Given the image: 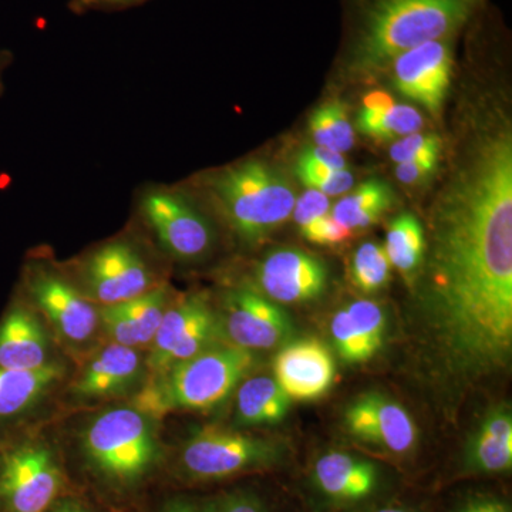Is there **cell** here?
<instances>
[{
	"mask_svg": "<svg viewBox=\"0 0 512 512\" xmlns=\"http://www.w3.org/2000/svg\"><path fill=\"white\" fill-rule=\"evenodd\" d=\"M431 325L448 362L484 375L512 349V136L474 141L433 217Z\"/></svg>",
	"mask_w": 512,
	"mask_h": 512,
	"instance_id": "cell-1",
	"label": "cell"
},
{
	"mask_svg": "<svg viewBox=\"0 0 512 512\" xmlns=\"http://www.w3.org/2000/svg\"><path fill=\"white\" fill-rule=\"evenodd\" d=\"M83 471L104 505L143 494L161 467V451L150 420L140 409L119 407L100 414L84 433ZM121 512V511H120Z\"/></svg>",
	"mask_w": 512,
	"mask_h": 512,
	"instance_id": "cell-2",
	"label": "cell"
},
{
	"mask_svg": "<svg viewBox=\"0 0 512 512\" xmlns=\"http://www.w3.org/2000/svg\"><path fill=\"white\" fill-rule=\"evenodd\" d=\"M484 0H373L352 52L353 70L372 73L414 47L453 36Z\"/></svg>",
	"mask_w": 512,
	"mask_h": 512,
	"instance_id": "cell-3",
	"label": "cell"
},
{
	"mask_svg": "<svg viewBox=\"0 0 512 512\" xmlns=\"http://www.w3.org/2000/svg\"><path fill=\"white\" fill-rule=\"evenodd\" d=\"M210 191L245 242L261 241L292 217L295 191L278 168L262 160L231 165L210 178Z\"/></svg>",
	"mask_w": 512,
	"mask_h": 512,
	"instance_id": "cell-4",
	"label": "cell"
},
{
	"mask_svg": "<svg viewBox=\"0 0 512 512\" xmlns=\"http://www.w3.org/2000/svg\"><path fill=\"white\" fill-rule=\"evenodd\" d=\"M254 365L251 350L208 348L168 369L161 387L148 390L143 402L153 410L212 409L237 389Z\"/></svg>",
	"mask_w": 512,
	"mask_h": 512,
	"instance_id": "cell-5",
	"label": "cell"
},
{
	"mask_svg": "<svg viewBox=\"0 0 512 512\" xmlns=\"http://www.w3.org/2000/svg\"><path fill=\"white\" fill-rule=\"evenodd\" d=\"M282 456L272 441L207 429L184 444L177 474L184 483H214L275 466Z\"/></svg>",
	"mask_w": 512,
	"mask_h": 512,
	"instance_id": "cell-6",
	"label": "cell"
},
{
	"mask_svg": "<svg viewBox=\"0 0 512 512\" xmlns=\"http://www.w3.org/2000/svg\"><path fill=\"white\" fill-rule=\"evenodd\" d=\"M67 493L66 470L43 444H25L0 457V512H46Z\"/></svg>",
	"mask_w": 512,
	"mask_h": 512,
	"instance_id": "cell-7",
	"label": "cell"
},
{
	"mask_svg": "<svg viewBox=\"0 0 512 512\" xmlns=\"http://www.w3.org/2000/svg\"><path fill=\"white\" fill-rule=\"evenodd\" d=\"M141 210L161 247L174 258L198 261L211 251L210 222L180 192L165 188L147 192Z\"/></svg>",
	"mask_w": 512,
	"mask_h": 512,
	"instance_id": "cell-8",
	"label": "cell"
},
{
	"mask_svg": "<svg viewBox=\"0 0 512 512\" xmlns=\"http://www.w3.org/2000/svg\"><path fill=\"white\" fill-rule=\"evenodd\" d=\"M218 330L217 316L207 299L201 295L185 296L165 311L151 342L153 350L148 365L157 372H167L210 348Z\"/></svg>",
	"mask_w": 512,
	"mask_h": 512,
	"instance_id": "cell-9",
	"label": "cell"
},
{
	"mask_svg": "<svg viewBox=\"0 0 512 512\" xmlns=\"http://www.w3.org/2000/svg\"><path fill=\"white\" fill-rule=\"evenodd\" d=\"M90 296L104 306L136 298L154 288L153 269L134 245L110 242L94 251L83 265Z\"/></svg>",
	"mask_w": 512,
	"mask_h": 512,
	"instance_id": "cell-10",
	"label": "cell"
},
{
	"mask_svg": "<svg viewBox=\"0 0 512 512\" xmlns=\"http://www.w3.org/2000/svg\"><path fill=\"white\" fill-rule=\"evenodd\" d=\"M393 66L394 86L400 93L439 114L453 72L451 36L433 40L397 56Z\"/></svg>",
	"mask_w": 512,
	"mask_h": 512,
	"instance_id": "cell-11",
	"label": "cell"
},
{
	"mask_svg": "<svg viewBox=\"0 0 512 512\" xmlns=\"http://www.w3.org/2000/svg\"><path fill=\"white\" fill-rule=\"evenodd\" d=\"M224 328L234 346L251 352L275 348L292 332L288 315L274 301L251 288L228 293Z\"/></svg>",
	"mask_w": 512,
	"mask_h": 512,
	"instance_id": "cell-12",
	"label": "cell"
},
{
	"mask_svg": "<svg viewBox=\"0 0 512 512\" xmlns=\"http://www.w3.org/2000/svg\"><path fill=\"white\" fill-rule=\"evenodd\" d=\"M329 272L323 261L295 248L269 252L256 268L266 298L281 303L312 301L325 292Z\"/></svg>",
	"mask_w": 512,
	"mask_h": 512,
	"instance_id": "cell-13",
	"label": "cell"
},
{
	"mask_svg": "<svg viewBox=\"0 0 512 512\" xmlns=\"http://www.w3.org/2000/svg\"><path fill=\"white\" fill-rule=\"evenodd\" d=\"M29 291L64 339L84 343L92 338L100 322L99 312L62 276L36 269L29 279Z\"/></svg>",
	"mask_w": 512,
	"mask_h": 512,
	"instance_id": "cell-14",
	"label": "cell"
},
{
	"mask_svg": "<svg viewBox=\"0 0 512 512\" xmlns=\"http://www.w3.org/2000/svg\"><path fill=\"white\" fill-rule=\"evenodd\" d=\"M349 433L396 454L409 453L417 440L416 424L409 412L393 399L369 393L355 400L345 414Z\"/></svg>",
	"mask_w": 512,
	"mask_h": 512,
	"instance_id": "cell-15",
	"label": "cell"
},
{
	"mask_svg": "<svg viewBox=\"0 0 512 512\" xmlns=\"http://www.w3.org/2000/svg\"><path fill=\"white\" fill-rule=\"evenodd\" d=\"M275 380L289 399L311 402L325 396L335 382L332 353L318 339H302L281 350L275 359Z\"/></svg>",
	"mask_w": 512,
	"mask_h": 512,
	"instance_id": "cell-16",
	"label": "cell"
},
{
	"mask_svg": "<svg viewBox=\"0 0 512 512\" xmlns=\"http://www.w3.org/2000/svg\"><path fill=\"white\" fill-rule=\"evenodd\" d=\"M167 308L168 291L160 285L136 298L104 306L99 316L114 343L137 348L153 342Z\"/></svg>",
	"mask_w": 512,
	"mask_h": 512,
	"instance_id": "cell-17",
	"label": "cell"
},
{
	"mask_svg": "<svg viewBox=\"0 0 512 512\" xmlns=\"http://www.w3.org/2000/svg\"><path fill=\"white\" fill-rule=\"evenodd\" d=\"M141 357L136 348L113 343L90 360L74 386V392L89 399L119 396L133 389L140 379Z\"/></svg>",
	"mask_w": 512,
	"mask_h": 512,
	"instance_id": "cell-18",
	"label": "cell"
},
{
	"mask_svg": "<svg viewBox=\"0 0 512 512\" xmlns=\"http://www.w3.org/2000/svg\"><path fill=\"white\" fill-rule=\"evenodd\" d=\"M379 473L375 464L348 453L332 451L316 461L315 483L336 501L365 500L376 490Z\"/></svg>",
	"mask_w": 512,
	"mask_h": 512,
	"instance_id": "cell-19",
	"label": "cell"
},
{
	"mask_svg": "<svg viewBox=\"0 0 512 512\" xmlns=\"http://www.w3.org/2000/svg\"><path fill=\"white\" fill-rule=\"evenodd\" d=\"M45 330L32 312L12 309L0 323V367L33 370L49 365Z\"/></svg>",
	"mask_w": 512,
	"mask_h": 512,
	"instance_id": "cell-20",
	"label": "cell"
},
{
	"mask_svg": "<svg viewBox=\"0 0 512 512\" xmlns=\"http://www.w3.org/2000/svg\"><path fill=\"white\" fill-rule=\"evenodd\" d=\"M466 467L473 473H507L512 467V417L508 407L491 410L471 437Z\"/></svg>",
	"mask_w": 512,
	"mask_h": 512,
	"instance_id": "cell-21",
	"label": "cell"
},
{
	"mask_svg": "<svg viewBox=\"0 0 512 512\" xmlns=\"http://www.w3.org/2000/svg\"><path fill=\"white\" fill-rule=\"evenodd\" d=\"M357 130L376 141H390L419 133L423 117L407 104L396 103L390 94H366L356 119Z\"/></svg>",
	"mask_w": 512,
	"mask_h": 512,
	"instance_id": "cell-22",
	"label": "cell"
},
{
	"mask_svg": "<svg viewBox=\"0 0 512 512\" xmlns=\"http://www.w3.org/2000/svg\"><path fill=\"white\" fill-rule=\"evenodd\" d=\"M394 204V192L389 184L379 178H370L348 192L330 210L333 220L349 231L376 224L384 212Z\"/></svg>",
	"mask_w": 512,
	"mask_h": 512,
	"instance_id": "cell-23",
	"label": "cell"
},
{
	"mask_svg": "<svg viewBox=\"0 0 512 512\" xmlns=\"http://www.w3.org/2000/svg\"><path fill=\"white\" fill-rule=\"evenodd\" d=\"M288 394L272 377L258 376L245 380L237 394L238 421L245 426L279 423L289 410Z\"/></svg>",
	"mask_w": 512,
	"mask_h": 512,
	"instance_id": "cell-24",
	"label": "cell"
},
{
	"mask_svg": "<svg viewBox=\"0 0 512 512\" xmlns=\"http://www.w3.org/2000/svg\"><path fill=\"white\" fill-rule=\"evenodd\" d=\"M62 376V369L46 365L33 370L0 367V417L28 409Z\"/></svg>",
	"mask_w": 512,
	"mask_h": 512,
	"instance_id": "cell-25",
	"label": "cell"
},
{
	"mask_svg": "<svg viewBox=\"0 0 512 512\" xmlns=\"http://www.w3.org/2000/svg\"><path fill=\"white\" fill-rule=\"evenodd\" d=\"M390 265L404 275L413 274L421 265L426 252V237L419 220L409 212L394 218L387 229L384 245Z\"/></svg>",
	"mask_w": 512,
	"mask_h": 512,
	"instance_id": "cell-26",
	"label": "cell"
},
{
	"mask_svg": "<svg viewBox=\"0 0 512 512\" xmlns=\"http://www.w3.org/2000/svg\"><path fill=\"white\" fill-rule=\"evenodd\" d=\"M309 131L316 146L346 153L355 144V131L346 116V109L338 101L323 104L313 111Z\"/></svg>",
	"mask_w": 512,
	"mask_h": 512,
	"instance_id": "cell-27",
	"label": "cell"
},
{
	"mask_svg": "<svg viewBox=\"0 0 512 512\" xmlns=\"http://www.w3.org/2000/svg\"><path fill=\"white\" fill-rule=\"evenodd\" d=\"M390 261L382 245L366 242L352 259V279L363 292H376L389 282Z\"/></svg>",
	"mask_w": 512,
	"mask_h": 512,
	"instance_id": "cell-28",
	"label": "cell"
},
{
	"mask_svg": "<svg viewBox=\"0 0 512 512\" xmlns=\"http://www.w3.org/2000/svg\"><path fill=\"white\" fill-rule=\"evenodd\" d=\"M330 333L339 356L345 362L363 363L376 355L377 349L363 335L362 330L357 328L346 309H342L333 316Z\"/></svg>",
	"mask_w": 512,
	"mask_h": 512,
	"instance_id": "cell-29",
	"label": "cell"
},
{
	"mask_svg": "<svg viewBox=\"0 0 512 512\" xmlns=\"http://www.w3.org/2000/svg\"><path fill=\"white\" fill-rule=\"evenodd\" d=\"M296 174L308 190L322 192L325 195H340L353 187V175L348 168L332 170L322 164L313 163L299 156L296 161Z\"/></svg>",
	"mask_w": 512,
	"mask_h": 512,
	"instance_id": "cell-30",
	"label": "cell"
},
{
	"mask_svg": "<svg viewBox=\"0 0 512 512\" xmlns=\"http://www.w3.org/2000/svg\"><path fill=\"white\" fill-rule=\"evenodd\" d=\"M443 141L437 134L413 133L400 138L390 148V157L394 163L421 160V158H440Z\"/></svg>",
	"mask_w": 512,
	"mask_h": 512,
	"instance_id": "cell-31",
	"label": "cell"
},
{
	"mask_svg": "<svg viewBox=\"0 0 512 512\" xmlns=\"http://www.w3.org/2000/svg\"><path fill=\"white\" fill-rule=\"evenodd\" d=\"M345 309L370 343L377 350L382 348L384 332H386V316L382 306L372 301H357L350 303Z\"/></svg>",
	"mask_w": 512,
	"mask_h": 512,
	"instance_id": "cell-32",
	"label": "cell"
},
{
	"mask_svg": "<svg viewBox=\"0 0 512 512\" xmlns=\"http://www.w3.org/2000/svg\"><path fill=\"white\" fill-rule=\"evenodd\" d=\"M215 512H269L264 500L248 488H235L212 497Z\"/></svg>",
	"mask_w": 512,
	"mask_h": 512,
	"instance_id": "cell-33",
	"label": "cell"
},
{
	"mask_svg": "<svg viewBox=\"0 0 512 512\" xmlns=\"http://www.w3.org/2000/svg\"><path fill=\"white\" fill-rule=\"evenodd\" d=\"M302 237L308 239L312 244L318 245H338L348 241L352 231L342 227L332 215H323L318 220L301 228Z\"/></svg>",
	"mask_w": 512,
	"mask_h": 512,
	"instance_id": "cell-34",
	"label": "cell"
},
{
	"mask_svg": "<svg viewBox=\"0 0 512 512\" xmlns=\"http://www.w3.org/2000/svg\"><path fill=\"white\" fill-rule=\"evenodd\" d=\"M330 201L328 195L315 190H308L302 197L296 198L292 217L295 218L299 229L318 220L323 215L330 214Z\"/></svg>",
	"mask_w": 512,
	"mask_h": 512,
	"instance_id": "cell-35",
	"label": "cell"
},
{
	"mask_svg": "<svg viewBox=\"0 0 512 512\" xmlns=\"http://www.w3.org/2000/svg\"><path fill=\"white\" fill-rule=\"evenodd\" d=\"M440 158H421L397 164L396 177L400 183L417 185L430 180L439 168Z\"/></svg>",
	"mask_w": 512,
	"mask_h": 512,
	"instance_id": "cell-36",
	"label": "cell"
},
{
	"mask_svg": "<svg viewBox=\"0 0 512 512\" xmlns=\"http://www.w3.org/2000/svg\"><path fill=\"white\" fill-rule=\"evenodd\" d=\"M147 512H215L211 498H195L188 495H171Z\"/></svg>",
	"mask_w": 512,
	"mask_h": 512,
	"instance_id": "cell-37",
	"label": "cell"
},
{
	"mask_svg": "<svg viewBox=\"0 0 512 512\" xmlns=\"http://www.w3.org/2000/svg\"><path fill=\"white\" fill-rule=\"evenodd\" d=\"M46 512H120L101 504L100 501L92 500L86 495L67 493L53 503Z\"/></svg>",
	"mask_w": 512,
	"mask_h": 512,
	"instance_id": "cell-38",
	"label": "cell"
},
{
	"mask_svg": "<svg viewBox=\"0 0 512 512\" xmlns=\"http://www.w3.org/2000/svg\"><path fill=\"white\" fill-rule=\"evenodd\" d=\"M146 0H70V9L74 12L87 13L97 10H119L140 5Z\"/></svg>",
	"mask_w": 512,
	"mask_h": 512,
	"instance_id": "cell-39",
	"label": "cell"
},
{
	"mask_svg": "<svg viewBox=\"0 0 512 512\" xmlns=\"http://www.w3.org/2000/svg\"><path fill=\"white\" fill-rule=\"evenodd\" d=\"M301 157L313 161V163L325 165V167L332 168V170H345L346 168L343 154L336 153V151L325 147L306 148V150L302 151Z\"/></svg>",
	"mask_w": 512,
	"mask_h": 512,
	"instance_id": "cell-40",
	"label": "cell"
},
{
	"mask_svg": "<svg viewBox=\"0 0 512 512\" xmlns=\"http://www.w3.org/2000/svg\"><path fill=\"white\" fill-rule=\"evenodd\" d=\"M456 512H511L510 507L495 498H480L458 508Z\"/></svg>",
	"mask_w": 512,
	"mask_h": 512,
	"instance_id": "cell-41",
	"label": "cell"
},
{
	"mask_svg": "<svg viewBox=\"0 0 512 512\" xmlns=\"http://www.w3.org/2000/svg\"><path fill=\"white\" fill-rule=\"evenodd\" d=\"M10 62L9 53L0 52V94L3 92V72Z\"/></svg>",
	"mask_w": 512,
	"mask_h": 512,
	"instance_id": "cell-42",
	"label": "cell"
},
{
	"mask_svg": "<svg viewBox=\"0 0 512 512\" xmlns=\"http://www.w3.org/2000/svg\"><path fill=\"white\" fill-rule=\"evenodd\" d=\"M376 512H412V511L406 510V508L389 507V508H382V510H379Z\"/></svg>",
	"mask_w": 512,
	"mask_h": 512,
	"instance_id": "cell-43",
	"label": "cell"
}]
</instances>
